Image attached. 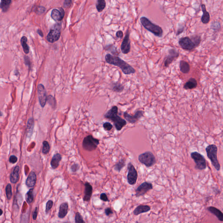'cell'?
Segmentation results:
<instances>
[{"mask_svg": "<svg viewBox=\"0 0 223 223\" xmlns=\"http://www.w3.org/2000/svg\"><path fill=\"white\" fill-rule=\"evenodd\" d=\"M105 212L106 215L107 216H109L113 214V211L110 207H107V208H106L105 210Z\"/></svg>", "mask_w": 223, "mask_h": 223, "instance_id": "47", "label": "cell"}, {"mask_svg": "<svg viewBox=\"0 0 223 223\" xmlns=\"http://www.w3.org/2000/svg\"><path fill=\"white\" fill-rule=\"evenodd\" d=\"M65 15L64 10L62 8L59 9V10L54 9L51 12V16L52 18L56 21H62Z\"/></svg>", "mask_w": 223, "mask_h": 223, "instance_id": "16", "label": "cell"}, {"mask_svg": "<svg viewBox=\"0 0 223 223\" xmlns=\"http://www.w3.org/2000/svg\"><path fill=\"white\" fill-rule=\"evenodd\" d=\"M106 6V2L104 0H98L96 4V7L99 12L103 11Z\"/></svg>", "mask_w": 223, "mask_h": 223, "instance_id": "30", "label": "cell"}, {"mask_svg": "<svg viewBox=\"0 0 223 223\" xmlns=\"http://www.w3.org/2000/svg\"><path fill=\"white\" fill-rule=\"evenodd\" d=\"M179 68L182 73L187 74L190 70V65L188 62L184 60H180L179 62Z\"/></svg>", "mask_w": 223, "mask_h": 223, "instance_id": "25", "label": "cell"}, {"mask_svg": "<svg viewBox=\"0 0 223 223\" xmlns=\"http://www.w3.org/2000/svg\"><path fill=\"white\" fill-rule=\"evenodd\" d=\"M11 1L10 0H2L1 1L0 3V8L2 11L3 12H6L8 11L9 9L10 6L11 4Z\"/></svg>", "mask_w": 223, "mask_h": 223, "instance_id": "27", "label": "cell"}, {"mask_svg": "<svg viewBox=\"0 0 223 223\" xmlns=\"http://www.w3.org/2000/svg\"><path fill=\"white\" fill-rule=\"evenodd\" d=\"M100 198L102 201H105V202H107V201H109L107 195H106L105 193H102L101 195H100Z\"/></svg>", "mask_w": 223, "mask_h": 223, "instance_id": "45", "label": "cell"}, {"mask_svg": "<svg viewBox=\"0 0 223 223\" xmlns=\"http://www.w3.org/2000/svg\"><path fill=\"white\" fill-rule=\"evenodd\" d=\"M185 30V26L181 24H179L178 25V29L176 32V36H180L182 33H183Z\"/></svg>", "mask_w": 223, "mask_h": 223, "instance_id": "40", "label": "cell"}, {"mask_svg": "<svg viewBox=\"0 0 223 223\" xmlns=\"http://www.w3.org/2000/svg\"><path fill=\"white\" fill-rule=\"evenodd\" d=\"M207 210L210 211L211 214L215 216L219 221L222 222L223 221V214L222 212L216 207L210 206L207 207Z\"/></svg>", "mask_w": 223, "mask_h": 223, "instance_id": "22", "label": "cell"}, {"mask_svg": "<svg viewBox=\"0 0 223 223\" xmlns=\"http://www.w3.org/2000/svg\"><path fill=\"white\" fill-rule=\"evenodd\" d=\"M131 50V45L129 39V31L127 29L124 38L121 44V50L124 54H127Z\"/></svg>", "mask_w": 223, "mask_h": 223, "instance_id": "14", "label": "cell"}, {"mask_svg": "<svg viewBox=\"0 0 223 223\" xmlns=\"http://www.w3.org/2000/svg\"><path fill=\"white\" fill-rule=\"evenodd\" d=\"M127 181L129 184L134 185L136 183L138 178V173L131 163L128 164Z\"/></svg>", "mask_w": 223, "mask_h": 223, "instance_id": "9", "label": "cell"}, {"mask_svg": "<svg viewBox=\"0 0 223 223\" xmlns=\"http://www.w3.org/2000/svg\"><path fill=\"white\" fill-rule=\"evenodd\" d=\"M75 223H85L81 215L79 212H77L75 217Z\"/></svg>", "mask_w": 223, "mask_h": 223, "instance_id": "39", "label": "cell"}, {"mask_svg": "<svg viewBox=\"0 0 223 223\" xmlns=\"http://www.w3.org/2000/svg\"><path fill=\"white\" fill-rule=\"evenodd\" d=\"M62 25L61 23L55 24L47 36V40L50 43H54L59 40L61 34Z\"/></svg>", "mask_w": 223, "mask_h": 223, "instance_id": "4", "label": "cell"}, {"mask_svg": "<svg viewBox=\"0 0 223 223\" xmlns=\"http://www.w3.org/2000/svg\"><path fill=\"white\" fill-rule=\"evenodd\" d=\"M217 146L214 144H211L208 146L206 148L207 156L211 161L212 165L217 171L221 169V166L217 160Z\"/></svg>", "mask_w": 223, "mask_h": 223, "instance_id": "3", "label": "cell"}, {"mask_svg": "<svg viewBox=\"0 0 223 223\" xmlns=\"http://www.w3.org/2000/svg\"><path fill=\"white\" fill-rule=\"evenodd\" d=\"M151 210V207L147 205H140L137 206L134 210V214L136 216L139 215L143 213H147Z\"/></svg>", "mask_w": 223, "mask_h": 223, "instance_id": "19", "label": "cell"}, {"mask_svg": "<svg viewBox=\"0 0 223 223\" xmlns=\"http://www.w3.org/2000/svg\"><path fill=\"white\" fill-rule=\"evenodd\" d=\"M24 59H25V62L26 65H27V66L30 68L31 62L30 61L29 58L28 57L26 56H25L24 57Z\"/></svg>", "mask_w": 223, "mask_h": 223, "instance_id": "48", "label": "cell"}, {"mask_svg": "<svg viewBox=\"0 0 223 223\" xmlns=\"http://www.w3.org/2000/svg\"><path fill=\"white\" fill-rule=\"evenodd\" d=\"M17 161H18V158L16 156L14 155H11V156L9 158V162L10 163H15L17 162Z\"/></svg>", "mask_w": 223, "mask_h": 223, "instance_id": "46", "label": "cell"}, {"mask_svg": "<svg viewBox=\"0 0 223 223\" xmlns=\"http://www.w3.org/2000/svg\"><path fill=\"white\" fill-rule=\"evenodd\" d=\"M72 4L71 0H65L64 2V7L65 8H70Z\"/></svg>", "mask_w": 223, "mask_h": 223, "instance_id": "44", "label": "cell"}, {"mask_svg": "<svg viewBox=\"0 0 223 223\" xmlns=\"http://www.w3.org/2000/svg\"><path fill=\"white\" fill-rule=\"evenodd\" d=\"M37 33H38V34H39V35H40V36H41L42 37H43V36H44V35H43V32H42V31L41 30H38Z\"/></svg>", "mask_w": 223, "mask_h": 223, "instance_id": "52", "label": "cell"}, {"mask_svg": "<svg viewBox=\"0 0 223 223\" xmlns=\"http://www.w3.org/2000/svg\"><path fill=\"white\" fill-rule=\"evenodd\" d=\"M178 44L180 47L185 51H193L197 48L196 45L192 41L190 37L186 36L180 38Z\"/></svg>", "mask_w": 223, "mask_h": 223, "instance_id": "8", "label": "cell"}, {"mask_svg": "<svg viewBox=\"0 0 223 223\" xmlns=\"http://www.w3.org/2000/svg\"><path fill=\"white\" fill-rule=\"evenodd\" d=\"M140 23L144 28L153 34L157 37L161 38L163 36V31L162 28L158 25L153 23L149 18L145 16H142L140 18Z\"/></svg>", "mask_w": 223, "mask_h": 223, "instance_id": "2", "label": "cell"}, {"mask_svg": "<svg viewBox=\"0 0 223 223\" xmlns=\"http://www.w3.org/2000/svg\"><path fill=\"white\" fill-rule=\"evenodd\" d=\"M3 114L1 112V111H0V117L1 116H2Z\"/></svg>", "mask_w": 223, "mask_h": 223, "instance_id": "54", "label": "cell"}, {"mask_svg": "<svg viewBox=\"0 0 223 223\" xmlns=\"http://www.w3.org/2000/svg\"><path fill=\"white\" fill-rule=\"evenodd\" d=\"M26 200L28 204H31L34 200L33 189H31L27 193L26 196Z\"/></svg>", "mask_w": 223, "mask_h": 223, "instance_id": "33", "label": "cell"}, {"mask_svg": "<svg viewBox=\"0 0 223 223\" xmlns=\"http://www.w3.org/2000/svg\"><path fill=\"white\" fill-rule=\"evenodd\" d=\"M143 110H138L135 113L134 115H130L128 114L126 112H124V116L126 120L130 124H134L138 121L140 118L143 116Z\"/></svg>", "mask_w": 223, "mask_h": 223, "instance_id": "12", "label": "cell"}, {"mask_svg": "<svg viewBox=\"0 0 223 223\" xmlns=\"http://www.w3.org/2000/svg\"><path fill=\"white\" fill-rule=\"evenodd\" d=\"M138 160L139 162L147 167H152L156 163V159L154 155L150 151L146 152L139 155Z\"/></svg>", "mask_w": 223, "mask_h": 223, "instance_id": "5", "label": "cell"}, {"mask_svg": "<svg viewBox=\"0 0 223 223\" xmlns=\"http://www.w3.org/2000/svg\"><path fill=\"white\" fill-rule=\"evenodd\" d=\"M53 202L52 200H49L48 201L46 206L45 211L47 213L51 210L53 207Z\"/></svg>", "mask_w": 223, "mask_h": 223, "instance_id": "43", "label": "cell"}, {"mask_svg": "<svg viewBox=\"0 0 223 223\" xmlns=\"http://www.w3.org/2000/svg\"><path fill=\"white\" fill-rule=\"evenodd\" d=\"M197 80L194 78H190L183 85V89L185 90H191L197 88Z\"/></svg>", "mask_w": 223, "mask_h": 223, "instance_id": "21", "label": "cell"}, {"mask_svg": "<svg viewBox=\"0 0 223 223\" xmlns=\"http://www.w3.org/2000/svg\"><path fill=\"white\" fill-rule=\"evenodd\" d=\"M116 36L118 38H122L124 36V33L122 31H118L116 33Z\"/></svg>", "mask_w": 223, "mask_h": 223, "instance_id": "50", "label": "cell"}, {"mask_svg": "<svg viewBox=\"0 0 223 223\" xmlns=\"http://www.w3.org/2000/svg\"><path fill=\"white\" fill-rule=\"evenodd\" d=\"M110 119L113 122L116 129L118 131L121 130L126 125V121L118 116L117 114L112 116Z\"/></svg>", "mask_w": 223, "mask_h": 223, "instance_id": "15", "label": "cell"}, {"mask_svg": "<svg viewBox=\"0 0 223 223\" xmlns=\"http://www.w3.org/2000/svg\"><path fill=\"white\" fill-rule=\"evenodd\" d=\"M50 146L49 143L47 141H44L43 142V148H42V153L44 154H47L50 151Z\"/></svg>", "mask_w": 223, "mask_h": 223, "instance_id": "36", "label": "cell"}, {"mask_svg": "<svg viewBox=\"0 0 223 223\" xmlns=\"http://www.w3.org/2000/svg\"><path fill=\"white\" fill-rule=\"evenodd\" d=\"M36 173L33 171L31 172L26 181V184L29 187H33L36 184Z\"/></svg>", "mask_w": 223, "mask_h": 223, "instance_id": "20", "label": "cell"}, {"mask_svg": "<svg viewBox=\"0 0 223 223\" xmlns=\"http://www.w3.org/2000/svg\"><path fill=\"white\" fill-rule=\"evenodd\" d=\"M103 126L104 129L106 131H110L113 127L112 125L109 122H106V123H104L103 124Z\"/></svg>", "mask_w": 223, "mask_h": 223, "instance_id": "42", "label": "cell"}, {"mask_svg": "<svg viewBox=\"0 0 223 223\" xmlns=\"http://www.w3.org/2000/svg\"><path fill=\"white\" fill-rule=\"evenodd\" d=\"M67 223V222H64V223Z\"/></svg>", "mask_w": 223, "mask_h": 223, "instance_id": "55", "label": "cell"}, {"mask_svg": "<svg viewBox=\"0 0 223 223\" xmlns=\"http://www.w3.org/2000/svg\"><path fill=\"white\" fill-rule=\"evenodd\" d=\"M85 195L84 196L83 200L85 201H89L91 198L92 194V187L89 183L86 182L85 184Z\"/></svg>", "mask_w": 223, "mask_h": 223, "instance_id": "18", "label": "cell"}, {"mask_svg": "<svg viewBox=\"0 0 223 223\" xmlns=\"http://www.w3.org/2000/svg\"><path fill=\"white\" fill-rule=\"evenodd\" d=\"M126 166L125 160L124 159L119 161L114 167V169L117 171L119 172L122 169Z\"/></svg>", "mask_w": 223, "mask_h": 223, "instance_id": "31", "label": "cell"}, {"mask_svg": "<svg viewBox=\"0 0 223 223\" xmlns=\"http://www.w3.org/2000/svg\"><path fill=\"white\" fill-rule=\"evenodd\" d=\"M34 119L32 118H31L28 121L27 129L28 133H31L34 127Z\"/></svg>", "mask_w": 223, "mask_h": 223, "instance_id": "38", "label": "cell"}, {"mask_svg": "<svg viewBox=\"0 0 223 223\" xmlns=\"http://www.w3.org/2000/svg\"><path fill=\"white\" fill-rule=\"evenodd\" d=\"M27 38L26 36H23L21 38V45L23 48V50L25 53L28 54L29 53V48L28 46V44H27Z\"/></svg>", "mask_w": 223, "mask_h": 223, "instance_id": "29", "label": "cell"}, {"mask_svg": "<svg viewBox=\"0 0 223 223\" xmlns=\"http://www.w3.org/2000/svg\"><path fill=\"white\" fill-rule=\"evenodd\" d=\"M190 37L191 38L192 41L196 45L197 48L200 45V43H201V41H202L201 36L197 35H193V36H191Z\"/></svg>", "mask_w": 223, "mask_h": 223, "instance_id": "32", "label": "cell"}, {"mask_svg": "<svg viewBox=\"0 0 223 223\" xmlns=\"http://www.w3.org/2000/svg\"><path fill=\"white\" fill-rule=\"evenodd\" d=\"M38 93L39 103L42 107L44 108L47 101L46 91L44 85L41 84L38 86Z\"/></svg>", "mask_w": 223, "mask_h": 223, "instance_id": "13", "label": "cell"}, {"mask_svg": "<svg viewBox=\"0 0 223 223\" xmlns=\"http://www.w3.org/2000/svg\"><path fill=\"white\" fill-rule=\"evenodd\" d=\"M118 111V109L117 107L114 106L105 114V117L109 119L112 116L116 114H117Z\"/></svg>", "mask_w": 223, "mask_h": 223, "instance_id": "28", "label": "cell"}, {"mask_svg": "<svg viewBox=\"0 0 223 223\" xmlns=\"http://www.w3.org/2000/svg\"><path fill=\"white\" fill-rule=\"evenodd\" d=\"M62 160V156L59 153H57L54 155L51 160V166L53 169H55L58 167L59 163Z\"/></svg>", "mask_w": 223, "mask_h": 223, "instance_id": "24", "label": "cell"}, {"mask_svg": "<svg viewBox=\"0 0 223 223\" xmlns=\"http://www.w3.org/2000/svg\"><path fill=\"white\" fill-rule=\"evenodd\" d=\"M153 189V186L151 183L144 182L141 183L136 190L135 196L141 197L146 195L148 191Z\"/></svg>", "mask_w": 223, "mask_h": 223, "instance_id": "11", "label": "cell"}, {"mask_svg": "<svg viewBox=\"0 0 223 223\" xmlns=\"http://www.w3.org/2000/svg\"><path fill=\"white\" fill-rule=\"evenodd\" d=\"M48 103L52 106L54 108L55 106L56 102L55 98L52 96H49L47 98V101Z\"/></svg>", "mask_w": 223, "mask_h": 223, "instance_id": "41", "label": "cell"}, {"mask_svg": "<svg viewBox=\"0 0 223 223\" xmlns=\"http://www.w3.org/2000/svg\"><path fill=\"white\" fill-rule=\"evenodd\" d=\"M78 164H76V163H74V164H73V165H72V166H71V170H72L73 172H76V171L78 170Z\"/></svg>", "mask_w": 223, "mask_h": 223, "instance_id": "49", "label": "cell"}, {"mask_svg": "<svg viewBox=\"0 0 223 223\" xmlns=\"http://www.w3.org/2000/svg\"><path fill=\"white\" fill-rule=\"evenodd\" d=\"M19 169L20 167L18 166H16L14 167L12 172L11 173L10 180L11 183H16L18 180L19 177Z\"/></svg>", "mask_w": 223, "mask_h": 223, "instance_id": "23", "label": "cell"}, {"mask_svg": "<svg viewBox=\"0 0 223 223\" xmlns=\"http://www.w3.org/2000/svg\"><path fill=\"white\" fill-rule=\"evenodd\" d=\"M3 214V211L1 209H0V216L1 215Z\"/></svg>", "mask_w": 223, "mask_h": 223, "instance_id": "53", "label": "cell"}, {"mask_svg": "<svg viewBox=\"0 0 223 223\" xmlns=\"http://www.w3.org/2000/svg\"><path fill=\"white\" fill-rule=\"evenodd\" d=\"M168 54L164 58V67L168 68L169 65L172 63L173 61L176 60L179 57L180 53L175 48H170L168 50Z\"/></svg>", "mask_w": 223, "mask_h": 223, "instance_id": "10", "label": "cell"}, {"mask_svg": "<svg viewBox=\"0 0 223 223\" xmlns=\"http://www.w3.org/2000/svg\"><path fill=\"white\" fill-rule=\"evenodd\" d=\"M99 139L94 138L92 135L85 137L82 142V147L88 151H92L97 149L99 143Z\"/></svg>", "mask_w": 223, "mask_h": 223, "instance_id": "6", "label": "cell"}, {"mask_svg": "<svg viewBox=\"0 0 223 223\" xmlns=\"http://www.w3.org/2000/svg\"><path fill=\"white\" fill-rule=\"evenodd\" d=\"M221 28V23L217 21H213L210 25V28L214 31H218Z\"/></svg>", "mask_w": 223, "mask_h": 223, "instance_id": "35", "label": "cell"}, {"mask_svg": "<svg viewBox=\"0 0 223 223\" xmlns=\"http://www.w3.org/2000/svg\"><path fill=\"white\" fill-rule=\"evenodd\" d=\"M201 8L202 12H203V15H202L201 18V22L203 24H205V25L208 24L210 20V14L209 12L207 10L205 4H201Z\"/></svg>", "mask_w": 223, "mask_h": 223, "instance_id": "17", "label": "cell"}, {"mask_svg": "<svg viewBox=\"0 0 223 223\" xmlns=\"http://www.w3.org/2000/svg\"><path fill=\"white\" fill-rule=\"evenodd\" d=\"M6 195L7 199L8 200H10L12 197V188L10 184H8L6 187Z\"/></svg>", "mask_w": 223, "mask_h": 223, "instance_id": "37", "label": "cell"}, {"mask_svg": "<svg viewBox=\"0 0 223 223\" xmlns=\"http://www.w3.org/2000/svg\"><path fill=\"white\" fill-rule=\"evenodd\" d=\"M38 212V209L37 207H36L33 214V218L34 220H36V219L37 217Z\"/></svg>", "mask_w": 223, "mask_h": 223, "instance_id": "51", "label": "cell"}, {"mask_svg": "<svg viewBox=\"0 0 223 223\" xmlns=\"http://www.w3.org/2000/svg\"><path fill=\"white\" fill-rule=\"evenodd\" d=\"M105 60L108 63L119 67L124 74H133L136 72L130 65L117 56L108 54L105 56Z\"/></svg>", "mask_w": 223, "mask_h": 223, "instance_id": "1", "label": "cell"}, {"mask_svg": "<svg viewBox=\"0 0 223 223\" xmlns=\"http://www.w3.org/2000/svg\"><path fill=\"white\" fill-rule=\"evenodd\" d=\"M112 89L113 91L115 92H121L124 91V87L121 84L117 83L113 85Z\"/></svg>", "mask_w": 223, "mask_h": 223, "instance_id": "34", "label": "cell"}, {"mask_svg": "<svg viewBox=\"0 0 223 223\" xmlns=\"http://www.w3.org/2000/svg\"><path fill=\"white\" fill-rule=\"evenodd\" d=\"M190 156L196 164L195 168L200 170H205L206 168V161L202 154L197 152H194L191 153Z\"/></svg>", "mask_w": 223, "mask_h": 223, "instance_id": "7", "label": "cell"}, {"mask_svg": "<svg viewBox=\"0 0 223 223\" xmlns=\"http://www.w3.org/2000/svg\"><path fill=\"white\" fill-rule=\"evenodd\" d=\"M68 207L69 206L67 203H63L60 205L58 214L59 218H63L66 216L68 213Z\"/></svg>", "mask_w": 223, "mask_h": 223, "instance_id": "26", "label": "cell"}]
</instances>
